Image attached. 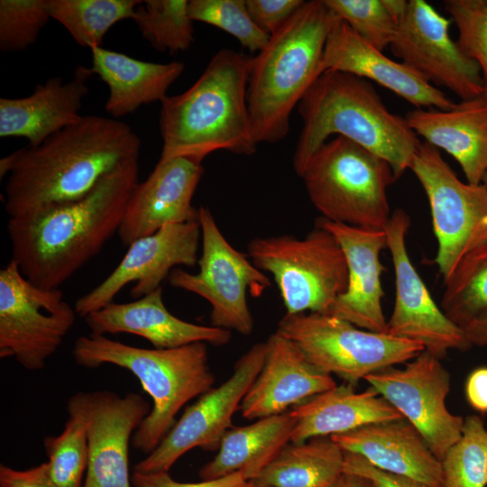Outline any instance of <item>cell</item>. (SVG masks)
<instances>
[{"instance_id":"16","label":"cell","mask_w":487,"mask_h":487,"mask_svg":"<svg viewBox=\"0 0 487 487\" xmlns=\"http://www.w3.org/2000/svg\"><path fill=\"white\" fill-rule=\"evenodd\" d=\"M409 225V216L399 208L385 227L395 275V301L387 334L418 343L439 359L450 350L466 351L472 345L463 328L436 304L409 256L406 234Z\"/></svg>"},{"instance_id":"44","label":"cell","mask_w":487,"mask_h":487,"mask_svg":"<svg viewBox=\"0 0 487 487\" xmlns=\"http://www.w3.org/2000/svg\"><path fill=\"white\" fill-rule=\"evenodd\" d=\"M465 397L469 405L480 413H487V367L474 369L465 382Z\"/></svg>"},{"instance_id":"6","label":"cell","mask_w":487,"mask_h":487,"mask_svg":"<svg viewBox=\"0 0 487 487\" xmlns=\"http://www.w3.org/2000/svg\"><path fill=\"white\" fill-rule=\"evenodd\" d=\"M72 355L84 368L115 365L133 373L152 400V408L135 430L132 445L150 454L175 424L178 412L191 400L214 386L207 344L171 349L133 346L106 335L79 336Z\"/></svg>"},{"instance_id":"20","label":"cell","mask_w":487,"mask_h":487,"mask_svg":"<svg viewBox=\"0 0 487 487\" xmlns=\"http://www.w3.org/2000/svg\"><path fill=\"white\" fill-rule=\"evenodd\" d=\"M317 225L328 230L340 244L346 259L348 283L326 314L372 332L387 333L382 309L383 266L381 251L387 248L385 230L360 228L320 218Z\"/></svg>"},{"instance_id":"8","label":"cell","mask_w":487,"mask_h":487,"mask_svg":"<svg viewBox=\"0 0 487 487\" xmlns=\"http://www.w3.org/2000/svg\"><path fill=\"white\" fill-rule=\"evenodd\" d=\"M247 250L253 263L271 274L287 315L328 313L346 290L344 252L335 236L317 224L302 239L289 234L255 237Z\"/></svg>"},{"instance_id":"11","label":"cell","mask_w":487,"mask_h":487,"mask_svg":"<svg viewBox=\"0 0 487 487\" xmlns=\"http://www.w3.org/2000/svg\"><path fill=\"white\" fill-rule=\"evenodd\" d=\"M77 313L59 289L36 286L11 261L0 271V357L38 371L58 351Z\"/></svg>"},{"instance_id":"38","label":"cell","mask_w":487,"mask_h":487,"mask_svg":"<svg viewBox=\"0 0 487 487\" xmlns=\"http://www.w3.org/2000/svg\"><path fill=\"white\" fill-rule=\"evenodd\" d=\"M326 5L361 38L380 51L389 47L397 22L382 0H325Z\"/></svg>"},{"instance_id":"50","label":"cell","mask_w":487,"mask_h":487,"mask_svg":"<svg viewBox=\"0 0 487 487\" xmlns=\"http://www.w3.org/2000/svg\"><path fill=\"white\" fill-rule=\"evenodd\" d=\"M482 184L487 189V173L484 175Z\"/></svg>"},{"instance_id":"12","label":"cell","mask_w":487,"mask_h":487,"mask_svg":"<svg viewBox=\"0 0 487 487\" xmlns=\"http://www.w3.org/2000/svg\"><path fill=\"white\" fill-rule=\"evenodd\" d=\"M409 170L427 197L437 241L435 262L446 281L466 253L487 241V189L461 181L439 150L426 142Z\"/></svg>"},{"instance_id":"40","label":"cell","mask_w":487,"mask_h":487,"mask_svg":"<svg viewBox=\"0 0 487 487\" xmlns=\"http://www.w3.org/2000/svg\"><path fill=\"white\" fill-rule=\"evenodd\" d=\"M303 0H245L247 12L262 32L271 36L304 4Z\"/></svg>"},{"instance_id":"32","label":"cell","mask_w":487,"mask_h":487,"mask_svg":"<svg viewBox=\"0 0 487 487\" xmlns=\"http://www.w3.org/2000/svg\"><path fill=\"white\" fill-rule=\"evenodd\" d=\"M445 285L441 309L455 324L464 328L487 315V241L464 256Z\"/></svg>"},{"instance_id":"10","label":"cell","mask_w":487,"mask_h":487,"mask_svg":"<svg viewBox=\"0 0 487 487\" xmlns=\"http://www.w3.org/2000/svg\"><path fill=\"white\" fill-rule=\"evenodd\" d=\"M198 211L202 244L198 272L173 269L169 282L208 301L211 326L248 335L253 330V319L247 292L259 297L271 286L270 278L248 254L229 244L207 207L200 206Z\"/></svg>"},{"instance_id":"28","label":"cell","mask_w":487,"mask_h":487,"mask_svg":"<svg viewBox=\"0 0 487 487\" xmlns=\"http://www.w3.org/2000/svg\"><path fill=\"white\" fill-rule=\"evenodd\" d=\"M90 51V69L109 88L105 109L115 119L135 112L142 105L161 102L185 69L181 61H144L102 47Z\"/></svg>"},{"instance_id":"42","label":"cell","mask_w":487,"mask_h":487,"mask_svg":"<svg viewBox=\"0 0 487 487\" xmlns=\"http://www.w3.org/2000/svg\"><path fill=\"white\" fill-rule=\"evenodd\" d=\"M133 487H253L243 472L199 482H181L173 480L168 472L140 473L133 472Z\"/></svg>"},{"instance_id":"37","label":"cell","mask_w":487,"mask_h":487,"mask_svg":"<svg viewBox=\"0 0 487 487\" xmlns=\"http://www.w3.org/2000/svg\"><path fill=\"white\" fill-rule=\"evenodd\" d=\"M50 19L48 0H1L0 51L27 49Z\"/></svg>"},{"instance_id":"51","label":"cell","mask_w":487,"mask_h":487,"mask_svg":"<svg viewBox=\"0 0 487 487\" xmlns=\"http://www.w3.org/2000/svg\"><path fill=\"white\" fill-rule=\"evenodd\" d=\"M486 428H487V426H486Z\"/></svg>"},{"instance_id":"33","label":"cell","mask_w":487,"mask_h":487,"mask_svg":"<svg viewBox=\"0 0 487 487\" xmlns=\"http://www.w3.org/2000/svg\"><path fill=\"white\" fill-rule=\"evenodd\" d=\"M67 411L63 431L44 439L49 473L56 487H82L88 464L86 419L74 396L68 401Z\"/></svg>"},{"instance_id":"5","label":"cell","mask_w":487,"mask_h":487,"mask_svg":"<svg viewBox=\"0 0 487 487\" xmlns=\"http://www.w3.org/2000/svg\"><path fill=\"white\" fill-rule=\"evenodd\" d=\"M338 19L325 0L305 1L251 58L247 105L258 143L288 135L291 112L323 73L326 42Z\"/></svg>"},{"instance_id":"15","label":"cell","mask_w":487,"mask_h":487,"mask_svg":"<svg viewBox=\"0 0 487 487\" xmlns=\"http://www.w3.org/2000/svg\"><path fill=\"white\" fill-rule=\"evenodd\" d=\"M364 380L421 434L440 462L461 437L464 418L446 407L450 375L439 358L424 350L403 369L389 367Z\"/></svg>"},{"instance_id":"39","label":"cell","mask_w":487,"mask_h":487,"mask_svg":"<svg viewBox=\"0 0 487 487\" xmlns=\"http://www.w3.org/2000/svg\"><path fill=\"white\" fill-rule=\"evenodd\" d=\"M444 7L458 30L459 47L481 69L487 99V0H446Z\"/></svg>"},{"instance_id":"49","label":"cell","mask_w":487,"mask_h":487,"mask_svg":"<svg viewBox=\"0 0 487 487\" xmlns=\"http://www.w3.org/2000/svg\"><path fill=\"white\" fill-rule=\"evenodd\" d=\"M327 487H345L344 474L338 480H336L335 482H333Z\"/></svg>"},{"instance_id":"34","label":"cell","mask_w":487,"mask_h":487,"mask_svg":"<svg viewBox=\"0 0 487 487\" xmlns=\"http://www.w3.org/2000/svg\"><path fill=\"white\" fill-rule=\"evenodd\" d=\"M188 4L187 0L142 1L132 20L153 49L172 54L185 51L195 40Z\"/></svg>"},{"instance_id":"23","label":"cell","mask_w":487,"mask_h":487,"mask_svg":"<svg viewBox=\"0 0 487 487\" xmlns=\"http://www.w3.org/2000/svg\"><path fill=\"white\" fill-rule=\"evenodd\" d=\"M161 286L128 303L111 302L84 317L93 335L127 333L149 341L154 348L171 349L195 343L225 345L231 331L182 320L166 308Z\"/></svg>"},{"instance_id":"4","label":"cell","mask_w":487,"mask_h":487,"mask_svg":"<svg viewBox=\"0 0 487 487\" xmlns=\"http://www.w3.org/2000/svg\"><path fill=\"white\" fill-rule=\"evenodd\" d=\"M297 108L303 121L293 154L299 177L312 154L333 134L388 161L396 179L409 169L421 142L405 117L388 110L370 81L349 73L323 72Z\"/></svg>"},{"instance_id":"22","label":"cell","mask_w":487,"mask_h":487,"mask_svg":"<svg viewBox=\"0 0 487 487\" xmlns=\"http://www.w3.org/2000/svg\"><path fill=\"white\" fill-rule=\"evenodd\" d=\"M322 72L334 70L373 81L417 108L449 110L455 103L401 61L383 54L338 19L327 37Z\"/></svg>"},{"instance_id":"1","label":"cell","mask_w":487,"mask_h":487,"mask_svg":"<svg viewBox=\"0 0 487 487\" xmlns=\"http://www.w3.org/2000/svg\"><path fill=\"white\" fill-rule=\"evenodd\" d=\"M138 172L127 161L79 199L9 218L11 261L36 286L59 289L117 233Z\"/></svg>"},{"instance_id":"35","label":"cell","mask_w":487,"mask_h":487,"mask_svg":"<svg viewBox=\"0 0 487 487\" xmlns=\"http://www.w3.org/2000/svg\"><path fill=\"white\" fill-rule=\"evenodd\" d=\"M441 465L443 487H487V428L482 418H464L462 436Z\"/></svg>"},{"instance_id":"7","label":"cell","mask_w":487,"mask_h":487,"mask_svg":"<svg viewBox=\"0 0 487 487\" xmlns=\"http://www.w3.org/2000/svg\"><path fill=\"white\" fill-rule=\"evenodd\" d=\"M299 178L322 218L385 230L391 216L387 189L397 179L382 158L336 135L312 154Z\"/></svg>"},{"instance_id":"25","label":"cell","mask_w":487,"mask_h":487,"mask_svg":"<svg viewBox=\"0 0 487 487\" xmlns=\"http://www.w3.org/2000/svg\"><path fill=\"white\" fill-rule=\"evenodd\" d=\"M331 437L344 452L359 455L379 469L431 487H443L440 460L404 418L370 424Z\"/></svg>"},{"instance_id":"31","label":"cell","mask_w":487,"mask_h":487,"mask_svg":"<svg viewBox=\"0 0 487 487\" xmlns=\"http://www.w3.org/2000/svg\"><path fill=\"white\" fill-rule=\"evenodd\" d=\"M140 0H48L51 19L62 24L74 41L90 50L101 47L116 23L132 19Z\"/></svg>"},{"instance_id":"19","label":"cell","mask_w":487,"mask_h":487,"mask_svg":"<svg viewBox=\"0 0 487 487\" xmlns=\"http://www.w3.org/2000/svg\"><path fill=\"white\" fill-rule=\"evenodd\" d=\"M204 173L201 162L179 157L156 164L130 195L117 234L125 246L165 225L198 220L192 198Z\"/></svg>"},{"instance_id":"18","label":"cell","mask_w":487,"mask_h":487,"mask_svg":"<svg viewBox=\"0 0 487 487\" xmlns=\"http://www.w3.org/2000/svg\"><path fill=\"white\" fill-rule=\"evenodd\" d=\"M73 396L87 433L88 464L82 487H131L129 445L152 408L138 393L96 391Z\"/></svg>"},{"instance_id":"47","label":"cell","mask_w":487,"mask_h":487,"mask_svg":"<svg viewBox=\"0 0 487 487\" xmlns=\"http://www.w3.org/2000/svg\"><path fill=\"white\" fill-rule=\"evenodd\" d=\"M17 161V152L5 156L0 161V178L2 179L6 174H10L14 170Z\"/></svg>"},{"instance_id":"45","label":"cell","mask_w":487,"mask_h":487,"mask_svg":"<svg viewBox=\"0 0 487 487\" xmlns=\"http://www.w3.org/2000/svg\"><path fill=\"white\" fill-rule=\"evenodd\" d=\"M463 330L472 346L487 347V315L470 322Z\"/></svg>"},{"instance_id":"36","label":"cell","mask_w":487,"mask_h":487,"mask_svg":"<svg viewBox=\"0 0 487 487\" xmlns=\"http://www.w3.org/2000/svg\"><path fill=\"white\" fill-rule=\"evenodd\" d=\"M188 12L193 22L223 30L252 53L262 51L271 37L253 22L245 0H189Z\"/></svg>"},{"instance_id":"46","label":"cell","mask_w":487,"mask_h":487,"mask_svg":"<svg viewBox=\"0 0 487 487\" xmlns=\"http://www.w3.org/2000/svg\"><path fill=\"white\" fill-rule=\"evenodd\" d=\"M384 5L386 6L387 10L391 14V15L395 19V21L398 23V21L400 19V17L403 15L408 1L405 0H382Z\"/></svg>"},{"instance_id":"24","label":"cell","mask_w":487,"mask_h":487,"mask_svg":"<svg viewBox=\"0 0 487 487\" xmlns=\"http://www.w3.org/2000/svg\"><path fill=\"white\" fill-rule=\"evenodd\" d=\"M90 68L79 66L72 79L49 78L27 96L0 98V136L23 137L29 146L42 143L81 118L82 101L88 94Z\"/></svg>"},{"instance_id":"29","label":"cell","mask_w":487,"mask_h":487,"mask_svg":"<svg viewBox=\"0 0 487 487\" xmlns=\"http://www.w3.org/2000/svg\"><path fill=\"white\" fill-rule=\"evenodd\" d=\"M296 422L289 410L228 429L216 456L200 469V478L213 480L243 472L251 482L290 441Z\"/></svg>"},{"instance_id":"13","label":"cell","mask_w":487,"mask_h":487,"mask_svg":"<svg viewBox=\"0 0 487 487\" xmlns=\"http://www.w3.org/2000/svg\"><path fill=\"white\" fill-rule=\"evenodd\" d=\"M450 23L427 2L408 1L389 48L431 85L447 88L462 101L483 96L481 69L451 38Z\"/></svg>"},{"instance_id":"2","label":"cell","mask_w":487,"mask_h":487,"mask_svg":"<svg viewBox=\"0 0 487 487\" xmlns=\"http://www.w3.org/2000/svg\"><path fill=\"white\" fill-rule=\"evenodd\" d=\"M142 142L115 118L86 115L38 146L17 150L5 186L13 218L69 203L89 193L118 166L139 160Z\"/></svg>"},{"instance_id":"17","label":"cell","mask_w":487,"mask_h":487,"mask_svg":"<svg viewBox=\"0 0 487 487\" xmlns=\"http://www.w3.org/2000/svg\"><path fill=\"white\" fill-rule=\"evenodd\" d=\"M201 229L198 220L168 225L157 232L133 242L114 271L97 286L76 300L78 316L85 317L108 303L126 285L140 299L161 285L174 267H193L198 261Z\"/></svg>"},{"instance_id":"48","label":"cell","mask_w":487,"mask_h":487,"mask_svg":"<svg viewBox=\"0 0 487 487\" xmlns=\"http://www.w3.org/2000/svg\"><path fill=\"white\" fill-rule=\"evenodd\" d=\"M345 487H373V485L366 479L354 475L344 473Z\"/></svg>"},{"instance_id":"14","label":"cell","mask_w":487,"mask_h":487,"mask_svg":"<svg viewBox=\"0 0 487 487\" xmlns=\"http://www.w3.org/2000/svg\"><path fill=\"white\" fill-rule=\"evenodd\" d=\"M266 350V342L258 343L243 354L235 363L232 375L188 406L158 446L136 464L134 472H169L193 448L218 449L230 429L234 414L262 370Z\"/></svg>"},{"instance_id":"9","label":"cell","mask_w":487,"mask_h":487,"mask_svg":"<svg viewBox=\"0 0 487 487\" xmlns=\"http://www.w3.org/2000/svg\"><path fill=\"white\" fill-rule=\"evenodd\" d=\"M276 331L297 345L318 369L354 386L424 351L418 343L368 331L326 313L285 314Z\"/></svg>"},{"instance_id":"41","label":"cell","mask_w":487,"mask_h":487,"mask_svg":"<svg viewBox=\"0 0 487 487\" xmlns=\"http://www.w3.org/2000/svg\"><path fill=\"white\" fill-rule=\"evenodd\" d=\"M344 473L369 481L373 487H431L420 481L379 469L359 455L345 452Z\"/></svg>"},{"instance_id":"27","label":"cell","mask_w":487,"mask_h":487,"mask_svg":"<svg viewBox=\"0 0 487 487\" xmlns=\"http://www.w3.org/2000/svg\"><path fill=\"white\" fill-rule=\"evenodd\" d=\"M290 411L297 419L290 438L292 443L332 436L370 424L402 418L373 388L356 392L354 386L348 383L317 394Z\"/></svg>"},{"instance_id":"30","label":"cell","mask_w":487,"mask_h":487,"mask_svg":"<svg viewBox=\"0 0 487 487\" xmlns=\"http://www.w3.org/2000/svg\"><path fill=\"white\" fill-rule=\"evenodd\" d=\"M345 452L331 436L287 444L251 481L253 487H327L344 474Z\"/></svg>"},{"instance_id":"43","label":"cell","mask_w":487,"mask_h":487,"mask_svg":"<svg viewBox=\"0 0 487 487\" xmlns=\"http://www.w3.org/2000/svg\"><path fill=\"white\" fill-rule=\"evenodd\" d=\"M0 487H56L50 476L48 464L26 470L0 465Z\"/></svg>"},{"instance_id":"21","label":"cell","mask_w":487,"mask_h":487,"mask_svg":"<svg viewBox=\"0 0 487 487\" xmlns=\"http://www.w3.org/2000/svg\"><path fill=\"white\" fill-rule=\"evenodd\" d=\"M266 345L262 370L239 407L245 419L283 413L337 385L331 374L315 366L279 332L269 336Z\"/></svg>"},{"instance_id":"26","label":"cell","mask_w":487,"mask_h":487,"mask_svg":"<svg viewBox=\"0 0 487 487\" xmlns=\"http://www.w3.org/2000/svg\"><path fill=\"white\" fill-rule=\"evenodd\" d=\"M405 119L426 142L442 149L458 162L473 185L487 173V99L462 101L449 110L417 108Z\"/></svg>"},{"instance_id":"3","label":"cell","mask_w":487,"mask_h":487,"mask_svg":"<svg viewBox=\"0 0 487 487\" xmlns=\"http://www.w3.org/2000/svg\"><path fill=\"white\" fill-rule=\"evenodd\" d=\"M250 62L243 53L223 48L189 88L161 102L160 162L179 157L202 162L216 151L255 153L247 105Z\"/></svg>"}]
</instances>
